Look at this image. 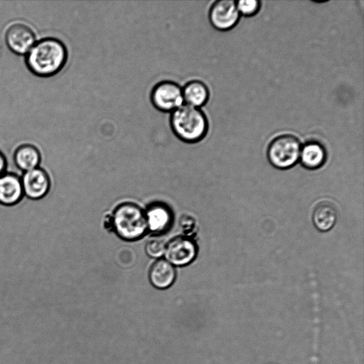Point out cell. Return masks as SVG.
Instances as JSON below:
<instances>
[{"label": "cell", "mask_w": 364, "mask_h": 364, "mask_svg": "<svg viewBox=\"0 0 364 364\" xmlns=\"http://www.w3.org/2000/svg\"><path fill=\"white\" fill-rule=\"evenodd\" d=\"M299 159L301 165L306 168L316 169L326 162V151L321 143L310 141L301 147Z\"/></svg>", "instance_id": "5bb4252c"}, {"label": "cell", "mask_w": 364, "mask_h": 364, "mask_svg": "<svg viewBox=\"0 0 364 364\" xmlns=\"http://www.w3.org/2000/svg\"><path fill=\"white\" fill-rule=\"evenodd\" d=\"M176 270L168 261L160 259L155 262L149 271V280L157 289H166L174 282Z\"/></svg>", "instance_id": "4fadbf2b"}, {"label": "cell", "mask_w": 364, "mask_h": 364, "mask_svg": "<svg viewBox=\"0 0 364 364\" xmlns=\"http://www.w3.org/2000/svg\"><path fill=\"white\" fill-rule=\"evenodd\" d=\"M4 38L8 48L18 55H26L36 42L34 31L23 23H15L9 26Z\"/></svg>", "instance_id": "52a82bcc"}, {"label": "cell", "mask_w": 364, "mask_h": 364, "mask_svg": "<svg viewBox=\"0 0 364 364\" xmlns=\"http://www.w3.org/2000/svg\"><path fill=\"white\" fill-rule=\"evenodd\" d=\"M301 144L293 135L283 134L274 138L267 151L269 163L275 168L287 169L294 166L299 159Z\"/></svg>", "instance_id": "277c9868"}, {"label": "cell", "mask_w": 364, "mask_h": 364, "mask_svg": "<svg viewBox=\"0 0 364 364\" xmlns=\"http://www.w3.org/2000/svg\"><path fill=\"white\" fill-rule=\"evenodd\" d=\"M21 181L24 196L32 200L43 198L50 190L49 176L40 167L24 172Z\"/></svg>", "instance_id": "9c48e42d"}, {"label": "cell", "mask_w": 364, "mask_h": 364, "mask_svg": "<svg viewBox=\"0 0 364 364\" xmlns=\"http://www.w3.org/2000/svg\"><path fill=\"white\" fill-rule=\"evenodd\" d=\"M111 220L115 232L126 240H138L147 230L145 212L132 203L119 205L114 210Z\"/></svg>", "instance_id": "3957f363"}, {"label": "cell", "mask_w": 364, "mask_h": 364, "mask_svg": "<svg viewBox=\"0 0 364 364\" xmlns=\"http://www.w3.org/2000/svg\"><path fill=\"white\" fill-rule=\"evenodd\" d=\"M180 225L183 231L190 237L196 228V222L190 215H184L180 220Z\"/></svg>", "instance_id": "d6986e66"}, {"label": "cell", "mask_w": 364, "mask_h": 364, "mask_svg": "<svg viewBox=\"0 0 364 364\" xmlns=\"http://www.w3.org/2000/svg\"><path fill=\"white\" fill-rule=\"evenodd\" d=\"M7 166V161L4 154L0 150V176L4 174Z\"/></svg>", "instance_id": "ffe728a7"}, {"label": "cell", "mask_w": 364, "mask_h": 364, "mask_svg": "<svg viewBox=\"0 0 364 364\" xmlns=\"http://www.w3.org/2000/svg\"><path fill=\"white\" fill-rule=\"evenodd\" d=\"M68 51L65 44L54 37L36 41L25 55L28 70L39 77H49L60 73L65 66Z\"/></svg>", "instance_id": "6da1fadb"}, {"label": "cell", "mask_w": 364, "mask_h": 364, "mask_svg": "<svg viewBox=\"0 0 364 364\" xmlns=\"http://www.w3.org/2000/svg\"><path fill=\"white\" fill-rule=\"evenodd\" d=\"M145 212L147 230L155 234H162L171 226L173 215L170 208L161 202L150 204Z\"/></svg>", "instance_id": "30bf717a"}, {"label": "cell", "mask_w": 364, "mask_h": 364, "mask_svg": "<svg viewBox=\"0 0 364 364\" xmlns=\"http://www.w3.org/2000/svg\"><path fill=\"white\" fill-rule=\"evenodd\" d=\"M184 102L200 108L208 101L210 93L207 85L200 80H189L182 86Z\"/></svg>", "instance_id": "7c38bea8"}, {"label": "cell", "mask_w": 364, "mask_h": 364, "mask_svg": "<svg viewBox=\"0 0 364 364\" xmlns=\"http://www.w3.org/2000/svg\"><path fill=\"white\" fill-rule=\"evenodd\" d=\"M24 196L21 178L14 173H5L0 176V203L14 205Z\"/></svg>", "instance_id": "8fae6325"}, {"label": "cell", "mask_w": 364, "mask_h": 364, "mask_svg": "<svg viewBox=\"0 0 364 364\" xmlns=\"http://www.w3.org/2000/svg\"><path fill=\"white\" fill-rule=\"evenodd\" d=\"M237 9L240 14L245 16H252L259 9V1L257 0H241L236 2Z\"/></svg>", "instance_id": "ac0fdd59"}, {"label": "cell", "mask_w": 364, "mask_h": 364, "mask_svg": "<svg viewBox=\"0 0 364 364\" xmlns=\"http://www.w3.org/2000/svg\"><path fill=\"white\" fill-rule=\"evenodd\" d=\"M14 161L17 168L23 173L39 167L41 155L39 149L31 144H23L16 148Z\"/></svg>", "instance_id": "9a60e30c"}, {"label": "cell", "mask_w": 364, "mask_h": 364, "mask_svg": "<svg viewBox=\"0 0 364 364\" xmlns=\"http://www.w3.org/2000/svg\"><path fill=\"white\" fill-rule=\"evenodd\" d=\"M337 220V210L330 202L322 201L317 204L312 213V221L315 228L321 232L332 229Z\"/></svg>", "instance_id": "2e32d148"}, {"label": "cell", "mask_w": 364, "mask_h": 364, "mask_svg": "<svg viewBox=\"0 0 364 364\" xmlns=\"http://www.w3.org/2000/svg\"><path fill=\"white\" fill-rule=\"evenodd\" d=\"M197 252L196 243L191 237L179 236L168 242L164 255L172 265L184 266L195 259Z\"/></svg>", "instance_id": "8992f818"}, {"label": "cell", "mask_w": 364, "mask_h": 364, "mask_svg": "<svg viewBox=\"0 0 364 364\" xmlns=\"http://www.w3.org/2000/svg\"><path fill=\"white\" fill-rule=\"evenodd\" d=\"M166 243L159 238H152L146 245V252L151 257H160L164 255Z\"/></svg>", "instance_id": "e0dca14e"}, {"label": "cell", "mask_w": 364, "mask_h": 364, "mask_svg": "<svg viewBox=\"0 0 364 364\" xmlns=\"http://www.w3.org/2000/svg\"><path fill=\"white\" fill-rule=\"evenodd\" d=\"M210 24L220 31H227L234 27L239 18L240 13L236 2L231 0L215 1L208 11Z\"/></svg>", "instance_id": "ba28073f"}, {"label": "cell", "mask_w": 364, "mask_h": 364, "mask_svg": "<svg viewBox=\"0 0 364 364\" xmlns=\"http://www.w3.org/2000/svg\"><path fill=\"white\" fill-rule=\"evenodd\" d=\"M168 121L176 137L187 144L199 142L208 130V119L203 110L186 104L171 112Z\"/></svg>", "instance_id": "7a4b0ae2"}, {"label": "cell", "mask_w": 364, "mask_h": 364, "mask_svg": "<svg viewBox=\"0 0 364 364\" xmlns=\"http://www.w3.org/2000/svg\"><path fill=\"white\" fill-rule=\"evenodd\" d=\"M150 101L156 109L171 113L184 104L182 86L170 80L159 81L151 87Z\"/></svg>", "instance_id": "5b68a950"}]
</instances>
